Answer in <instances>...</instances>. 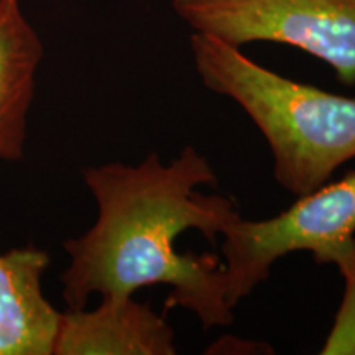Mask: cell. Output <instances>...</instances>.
<instances>
[{
	"mask_svg": "<svg viewBox=\"0 0 355 355\" xmlns=\"http://www.w3.org/2000/svg\"><path fill=\"white\" fill-rule=\"evenodd\" d=\"M42 58V40L25 19L20 0H0V158L7 162L24 157Z\"/></svg>",
	"mask_w": 355,
	"mask_h": 355,
	"instance_id": "7",
	"label": "cell"
},
{
	"mask_svg": "<svg viewBox=\"0 0 355 355\" xmlns=\"http://www.w3.org/2000/svg\"><path fill=\"white\" fill-rule=\"evenodd\" d=\"M193 33L230 46L277 43L326 63L355 86V0H171Z\"/></svg>",
	"mask_w": 355,
	"mask_h": 355,
	"instance_id": "3",
	"label": "cell"
},
{
	"mask_svg": "<svg viewBox=\"0 0 355 355\" xmlns=\"http://www.w3.org/2000/svg\"><path fill=\"white\" fill-rule=\"evenodd\" d=\"M355 235V170L298 196L266 219L241 216L220 237L225 301L235 309L270 278L273 265L295 252L319 259Z\"/></svg>",
	"mask_w": 355,
	"mask_h": 355,
	"instance_id": "4",
	"label": "cell"
},
{
	"mask_svg": "<svg viewBox=\"0 0 355 355\" xmlns=\"http://www.w3.org/2000/svg\"><path fill=\"white\" fill-rule=\"evenodd\" d=\"M189 43L202 86L250 117L272 152L275 181L293 196L355 158V97L282 76L209 35L193 33Z\"/></svg>",
	"mask_w": 355,
	"mask_h": 355,
	"instance_id": "2",
	"label": "cell"
},
{
	"mask_svg": "<svg viewBox=\"0 0 355 355\" xmlns=\"http://www.w3.org/2000/svg\"><path fill=\"white\" fill-rule=\"evenodd\" d=\"M318 265H334L344 282L343 300L321 347V354L355 355V235L326 252Z\"/></svg>",
	"mask_w": 355,
	"mask_h": 355,
	"instance_id": "8",
	"label": "cell"
},
{
	"mask_svg": "<svg viewBox=\"0 0 355 355\" xmlns=\"http://www.w3.org/2000/svg\"><path fill=\"white\" fill-rule=\"evenodd\" d=\"M175 329L133 296L61 313L53 355H175Z\"/></svg>",
	"mask_w": 355,
	"mask_h": 355,
	"instance_id": "5",
	"label": "cell"
},
{
	"mask_svg": "<svg viewBox=\"0 0 355 355\" xmlns=\"http://www.w3.org/2000/svg\"><path fill=\"white\" fill-rule=\"evenodd\" d=\"M83 178L97 217L81 237L63 243L69 255L61 275L68 309L86 308L92 295L123 298L166 285V311H189L204 329L234 322L222 257L176 250L178 237L188 230L214 245L241 217L229 196L199 191L219 183L209 159L188 145L170 162L150 153L139 165L87 166Z\"/></svg>",
	"mask_w": 355,
	"mask_h": 355,
	"instance_id": "1",
	"label": "cell"
},
{
	"mask_svg": "<svg viewBox=\"0 0 355 355\" xmlns=\"http://www.w3.org/2000/svg\"><path fill=\"white\" fill-rule=\"evenodd\" d=\"M48 265L35 247L0 254V355H53L61 313L44 298Z\"/></svg>",
	"mask_w": 355,
	"mask_h": 355,
	"instance_id": "6",
	"label": "cell"
}]
</instances>
